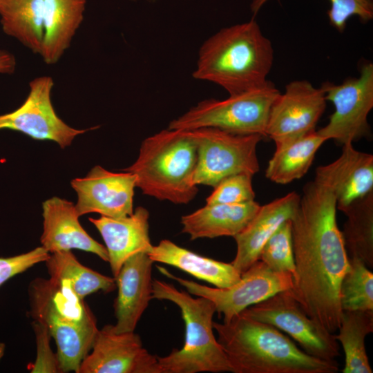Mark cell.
<instances>
[{
  "label": "cell",
  "mask_w": 373,
  "mask_h": 373,
  "mask_svg": "<svg viewBox=\"0 0 373 373\" xmlns=\"http://www.w3.org/2000/svg\"><path fill=\"white\" fill-rule=\"evenodd\" d=\"M5 351V344L3 343L0 342V360L3 356Z\"/></svg>",
  "instance_id": "obj_36"
},
{
  "label": "cell",
  "mask_w": 373,
  "mask_h": 373,
  "mask_svg": "<svg viewBox=\"0 0 373 373\" xmlns=\"http://www.w3.org/2000/svg\"><path fill=\"white\" fill-rule=\"evenodd\" d=\"M197 147L191 131L162 130L142 142L135 162L124 169L136 178L143 194L173 204H188L197 195L194 182Z\"/></svg>",
  "instance_id": "obj_5"
},
{
  "label": "cell",
  "mask_w": 373,
  "mask_h": 373,
  "mask_svg": "<svg viewBox=\"0 0 373 373\" xmlns=\"http://www.w3.org/2000/svg\"><path fill=\"white\" fill-rule=\"evenodd\" d=\"M325 99L334 106L329 122L318 133L326 140L344 145L369 135L367 116L373 108V64L362 65L358 77L345 79L341 84L324 82Z\"/></svg>",
  "instance_id": "obj_10"
},
{
  "label": "cell",
  "mask_w": 373,
  "mask_h": 373,
  "mask_svg": "<svg viewBox=\"0 0 373 373\" xmlns=\"http://www.w3.org/2000/svg\"><path fill=\"white\" fill-rule=\"evenodd\" d=\"M327 141L317 131L275 144L276 150L268 162L265 176L280 184L303 177L310 168L317 151Z\"/></svg>",
  "instance_id": "obj_24"
},
{
  "label": "cell",
  "mask_w": 373,
  "mask_h": 373,
  "mask_svg": "<svg viewBox=\"0 0 373 373\" xmlns=\"http://www.w3.org/2000/svg\"><path fill=\"white\" fill-rule=\"evenodd\" d=\"M268 0H253L251 11L256 15ZM331 4L327 15L330 24L338 31H344L347 20L357 16L366 23L373 18V0H329Z\"/></svg>",
  "instance_id": "obj_31"
},
{
  "label": "cell",
  "mask_w": 373,
  "mask_h": 373,
  "mask_svg": "<svg viewBox=\"0 0 373 373\" xmlns=\"http://www.w3.org/2000/svg\"><path fill=\"white\" fill-rule=\"evenodd\" d=\"M45 262L49 278L68 285L81 299L100 291L110 293L116 288L114 277L83 265L71 250L51 253Z\"/></svg>",
  "instance_id": "obj_26"
},
{
  "label": "cell",
  "mask_w": 373,
  "mask_h": 373,
  "mask_svg": "<svg viewBox=\"0 0 373 373\" xmlns=\"http://www.w3.org/2000/svg\"><path fill=\"white\" fill-rule=\"evenodd\" d=\"M346 216L341 231L350 258L373 266V191L353 201L341 210Z\"/></svg>",
  "instance_id": "obj_28"
},
{
  "label": "cell",
  "mask_w": 373,
  "mask_h": 373,
  "mask_svg": "<svg viewBox=\"0 0 373 373\" xmlns=\"http://www.w3.org/2000/svg\"><path fill=\"white\" fill-rule=\"evenodd\" d=\"M149 213L142 207H137L131 215L124 218H89L104 240L114 278L127 259L151 250L153 245L149 237Z\"/></svg>",
  "instance_id": "obj_20"
},
{
  "label": "cell",
  "mask_w": 373,
  "mask_h": 373,
  "mask_svg": "<svg viewBox=\"0 0 373 373\" xmlns=\"http://www.w3.org/2000/svg\"><path fill=\"white\" fill-rule=\"evenodd\" d=\"M45 14L44 0H0V22L4 33L39 55Z\"/></svg>",
  "instance_id": "obj_25"
},
{
  "label": "cell",
  "mask_w": 373,
  "mask_h": 373,
  "mask_svg": "<svg viewBox=\"0 0 373 373\" xmlns=\"http://www.w3.org/2000/svg\"><path fill=\"white\" fill-rule=\"evenodd\" d=\"M260 207L255 200L236 204H206L182 216V231L189 235L191 240L234 237L245 229Z\"/></svg>",
  "instance_id": "obj_21"
},
{
  "label": "cell",
  "mask_w": 373,
  "mask_h": 373,
  "mask_svg": "<svg viewBox=\"0 0 373 373\" xmlns=\"http://www.w3.org/2000/svg\"><path fill=\"white\" fill-rule=\"evenodd\" d=\"M152 298L175 304L185 324L183 347L167 356L157 357L161 373L231 372L227 356L213 334V317L216 312L209 299L193 298L172 284L153 280Z\"/></svg>",
  "instance_id": "obj_6"
},
{
  "label": "cell",
  "mask_w": 373,
  "mask_h": 373,
  "mask_svg": "<svg viewBox=\"0 0 373 373\" xmlns=\"http://www.w3.org/2000/svg\"><path fill=\"white\" fill-rule=\"evenodd\" d=\"M314 180L333 193L337 209L373 191V155L343 145L341 155L330 164L319 166Z\"/></svg>",
  "instance_id": "obj_17"
},
{
  "label": "cell",
  "mask_w": 373,
  "mask_h": 373,
  "mask_svg": "<svg viewBox=\"0 0 373 373\" xmlns=\"http://www.w3.org/2000/svg\"><path fill=\"white\" fill-rule=\"evenodd\" d=\"M252 177L240 173L225 178L213 187L206 199V204H236L254 200Z\"/></svg>",
  "instance_id": "obj_32"
},
{
  "label": "cell",
  "mask_w": 373,
  "mask_h": 373,
  "mask_svg": "<svg viewBox=\"0 0 373 373\" xmlns=\"http://www.w3.org/2000/svg\"><path fill=\"white\" fill-rule=\"evenodd\" d=\"M273 61L271 41L251 19L222 28L206 40L193 77L213 82L234 95L265 85Z\"/></svg>",
  "instance_id": "obj_3"
},
{
  "label": "cell",
  "mask_w": 373,
  "mask_h": 373,
  "mask_svg": "<svg viewBox=\"0 0 373 373\" xmlns=\"http://www.w3.org/2000/svg\"><path fill=\"white\" fill-rule=\"evenodd\" d=\"M44 40L39 56L56 64L70 47L84 20L86 0H44Z\"/></svg>",
  "instance_id": "obj_23"
},
{
  "label": "cell",
  "mask_w": 373,
  "mask_h": 373,
  "mask_svg": "<svg viewBox=\"0 0 373 373\" xmlns=\"http://www.w3.org/2000/svg\"><path fill=\"white\" fill-rule=\"evenodd\" d=\"M335 338L345 353L343 373H372L365 340L373 332V310H343Z\"/></svg>",
  "instance_id": "obj_27"
},
{
  "label": "cell",
  "mask_w": 373,
  "mask_h": 373,
  "mask_svg": "<svg viewBox=\"0 0 373 373\" xmlns=\"http://www.w3.org/2000/svg\"><path fill=\"white\" fill-rule=\"evenodd\" d=\"M277 272L295 271L291 234V219L285 221L263 245L259 259Z\"/></svg>",
  "instance_id": "obj_30"
},
{
  "label": "cell",
  "mask_w": 373,
  "mask_h": 373,
  "mask_svg": "<svg viewBox=\"0 0 373 373\" xmlns=\"http://www.w3.org/2000/svg\"><path fill=\"white\" fill-rule=\"evenodd\" d=\"M49 256L50 253L41 246L26 253L0 258V287L16 275L41 262H45Z\"/></svg>",
  "instance_id": "obj_34"
},
{
  "label": "cell",
  "mask_w": 373,
  "mask_h": 373,
  "mask_svg": "<svg viewBox=\"0 0 373 373\" xmlns=\"http://www.w3.org/2000/svg\"><path fill=\"white\" fill-rule=\"evenodd\" d=\"M280 91L270 81L262 86L223 100H203L172 120L169 128L191 131L203 127L240 135L267 137L271 105Z\"/></svg>",
  "instance_id": "obj_7"
},
{
  "label": "cell",
  "mask_w": 373,
  "mask_h": 373,
  "mask_svg": "<svg viewBox=\"0 0 373 373\" xmlns=\"http://www.w3.org/2000/svg\"><path fill=\"white\" fill-rule=\"evenodd\" d=\"M213 329L233 373H335L336 360L307 354L280 330L242 314Z\"/></svg>",
  "instance_id": "obj_2"
},
{
  "label": "cell",
  "mask_w": 373,
  "mask_h": 373,
  "mask_svg": "<svg viewBox=\"0 0 373 373\" xmlns=\"http://www.w3.org/2000/svg\"><path fill=\"white\" fill-rule=\"evenodd\" d=\"M41 246L50 254L73 249L93 253L108 262L105 246L94 240L79 222L75 205L67 200L53 197L42 204Z\"/></svg>",
  "instance_id": "obj_18"
},
{
  "label": "cell",
  "mask_w": 373,
  "mask_h": 373,
  "mask_svg": "<svg viewBox=\"0 0 373 373\" xmlns=\"http://www.w3.org/2000/svg\"><path fill=\"white\" fill-rule=\"evenodd\" d=\"M16 68L15 56L6 50L0 49V73L12 74Z\"/></svg>",
  "instance_id": "obj_35"
},
{
  "label": "cell",
  "mask_w": 373,
  "mask_h": 373,
  "mask_svg": "<svg viewBox=\"0 0 373 373\" xmlns=\"http://www.w3.org/2000/svg\"><path fill=\"white\" fill-rule=\"evenodd\" d=\"M350 266L340 286L341 309L373 310V274L365 262L349 257Z\"/></svg>",
  "instance_id": "obj_29"
},
{
  "label": "cell",
  "mask_w": 373,
  "mask_h": 373,
  "mask_svg": "<svg viewBox=\"0 0 373 373\" xmlns=\"http://www.w3.org/2000/svg\"><path fill=\"white\" fill-rule=\"evenodd\" d=\"M300 199V195L298 193L291 191L260 205L245 229L233 237L237 250L231 263L240 274L259 259L263 245L276 229L285 221L294 217Z\"/></svg>",
  "instance_id": "obj_19"
},
{
  "label": "cell",
  "mask_w": 373,
  "mask_h": 373,
  "mask_svg": "<svg viewBox=\"0 0 373 373\" xmlns=\"http://www.w3.org/2000/svg\"><path fill=\"white\" fill-rule=\"evenodd\" d=\"M157 268L163 275L185 287L189 294L211 300L218 315L223 316V322L229 321L246 308L292 287L291 274L274 271L260 260L241 274L238 283L226 288L209 287L175 276L163 267Z\"/></svg>",
  "instance_id": "obj_9"
},
{
  "label": "cell",
  "mask_w": 373,
  "mask_h": 373,
  "mask_svg": "<svg viewBox=\"0 0 373 373\" xmlns=\"http://www.w3.org/2000/svg\"><path fill=\"white\" fill-rule=\"evenodd\" d=\"M53 86L50 76L38 77L30 82V91L23 103L16 110L0 115V131L10 129L35 140H51L61 149L86 132L87 129L68 126L58 117L50 99Z\"/></svg>",
  "instance_id": "obj_12"
},
{
  "label": "cell",
  "mask_w": 373,
  "mask_h": 373,
  "mask_svg": "<svg viewBox=\"0 0 373 373\" xmlns=\"http://www.w3.org/2000/svg\"><path fill=\"white\" fill-rule=\"evenodd\" d=\"M77 194L75 208L80 216L97 213L101 216L121 218L133 213L136 178L131 172H112L101 166L70 182Z\"/></svg>",
  "instance_id": "obj_15"
},
{
  "label": "cell",
  "mask_w": 373,
  "mask_h": 373,
  "mask_svg": "<svg viewBox=\"0 0 373 373\" xmlns=\"http://www.w3.org/2000/svg\"><path fill=\"white\" fill-rule=\"evenodd\" d=\"M148 253L140 252L122 265L115 278L117 295L114 301L117 333L134 332L152 299V266Z\"/></svg>",
  "instance_id": "obj_16"
},
{
  "label": "cell",
  "mask_w": 373,
  "mask_h": 373,
  "mask_svg": "<svg viewBox=\"0 0 373 373\" xmlns=\"http://www.w3.org/2000/svg\"><path fill=\"white\" fill-rule=\"evenodd\" d=\"M28 294L31 317L55 341L60 372L78 373L98 331L93 313L68 285L50 278L33 280Z\"/></svg>",
  "instance_id": "obj_4"
},
{
  "label": "cell",
  "mask_w": 373,
  "mask_h": 373,
  "mask_svg": "<svg viewBox=\"0 0 373 373\" xmlns=\"http://www.w3.org/2000/svg\"><path fill=\"white\" fill-rule=\"evenodd\" d=\"M148 255L153 262L175 267L218 288L231 287L241 278L231 263L202 256L166 239L153 245Z\"/></svg>",
  "instance_id": "obj_22"
},
{
  "label": "cell",
  "mask_w": 373,
  "mask_h": 373,
  "mask_svg": "<svg viewBox=\"0 0 373 373\" xmlns=\"http://www.w3.org/2000/svg\"><path fill=\"white\" fill-rule=\"evenodd\" d=\"M240 314L286 332L312 356L335 360L340 354L335 335L310 318L290 290L278 292Z\"/></svg>",
  "instance_id": "obj_11"
},
{
  "label": "cell",
  "mask_w": 373,
  "mask_h": 373,
  "mask_svg": "<svg viewBox=\"0 0 373 373\" xmlns=\"http://www.w3.org/2000/svg\"><path fill=\"white\" fill-rule=\"evenodd\" d=\"M321 88L307 80H294L285 86L270 108L267 137L275 144L288 141L316 131L326 108Z\"/></svg>",
  "instance_id": "obj_13"
},
{
  "label": "cell",
  "mask_w": 373,
  "mask_h": 373,
  "mask_svg": "<svg viewBox=\"0 0 373 373\" xmlns=\"http://www.w3.org/2000/svg\"><path fill=\"white\" fill-rule=\"evenodd\" d=\"M197 147L196 185L215 187L227 177L245 173L254 176L260 169L256 154L260 135H240L219 128L191 130Z\"/></svg>",
  "instance_id": "obj_8"
},
{
  "label": "cell",
  "mask_w": 373,
  "mask_h": 373,
  "mask_svg": "<svg viewBox=\"0 0 373 373\" xmlns=\"http://www.w3.org/2000/svg\"><path fill=\"white\" fill-rule=\"evenodd\" d=\"M91 350L78 373H161L157 357L134 332L117 333L112 325H105L98 329Z\"/></svg>",
  "instance_id": "obj_14"
},
{
  "label": "cell",
  "mask_w": 373,
  "mask_h": 373,
  "mask_svg": "<svg viewBox=\"0 0 373 373\" xmlns=\"http://www.w3.org/2000/svg\"><path fill=\"white\" fill-rule=\"evenodd\" d=\"M37 344V357L34 363L28 365L32 373L60 372L56 354L50 346L51 337L48 330L42 324L34 321L32 323Z\"/></svg>",
  "instance_id": "obj_33"
},
{
  "label": "cell",
  "mask_w": 373,
  "mask_h": 373,
  "mask_svg": "<svg viewBox=\"0 0 373 373\" xmlns=\"http://www.w3.org/2000/svg\"><path fill=\"white\" fill-rule=\"evenodd\" d=\"M336 210L333 193L314 180L303 186L291 218L295 271L290 291L306 314L331 333L340 325V286L350 266Z\"/></svg>",
  "instance_id": "obj_1"
}]
</instances>
